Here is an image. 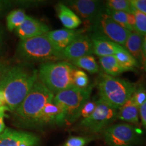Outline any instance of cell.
I'll return each instance as SVG.
<instances>
[{"instance_id":"obj_13","label":"cell","mask_w":146,"mask_h":146,"mask_svg":"<svg viewBox=\"0 0 146 146\" xmlns=\"http://www.w3.org/2000/svg\"><path fill=\"white\" fill-rule=\"evenodd\" d=\"M50 28L45 24L27 16L24 23L15 30L16 34L21 41L45 35Z\"/></svg>"},{"instance_id":"obj_8","label":"cell","mask_w":146,"mask_h":146,"mask_svg":"<svg viewBox=\"0 0 146 146\" xmlns=\"http://www.w3.org/2000/svg\"><path fill=\"white\" fill-rule=\"evenodd\" d=\"M141 131L129 123L111 125L102 131L106 143L110 146H133L140 139Z\"/></svg>"},{"instance_id":"obj_37","label":"cell","mask_w":146,"mask_h":146,"mask_svg":"<svg viewBox=\"0 0 146 146\" xmlns=\"http://www.w3.org/2000/svg\"><path fill=\"white\" fill-rule=\"evenodd\" d=\"M142 53H143V62L146 58V35L143 36V45H142ZM143 64V63H142Z\"/></svg>"},{"instance_id":"obj_35","label":"cell","mask_w":146,"mask_h":146,"mask_svg":"<svg viewBox=\"0 0 146 146\" xmlns=\"http://www.w3.org/2000/svg\"><path fill=\"white\" fill-rule=\"evenodd\" d=\"M9 111L8 108L5 106H1L0 107V134L2 133L5 129V125L3 122L4 117L6 116L5 112Z\"/></svg>"},{"instance_id":"obj_25","label":"cell","mask_w":146,"mask_h":146,"mask_svg":"<svg viewBox=\"0 0 146 146\" xmlns=\"http://www.w3.org/2000/svg\"><path fill=\"white\" fill-rule=\"evenodd\" d=\"M105 12L120 26L131 32L129 24V13L121 11H116L105 9Z\"/></svg>"},{"instance_id":"obj_38","label":"cell","mask_w":146,"mask_h":146,"mask_svg":"<svg viewBox=\"0 0 146 146\" xmlns=\"http://www.w3.org/2000/svg\"><path fill=\"white\" fill-rule=\"evenodd\" d=\"M3 42V31L0 28V48H1V45H2Z\"/></svg>"},{"instance_id":"obj_3","label":"cell","mask_w":146,"mask_h":146,"mask_svg":"<svg viewBox=\"0 0 146 146\" xmlns=\"http://www.w3.org/2000/svg\"><path fill=\"white\" fill-rule=\"evenodd\" d=\"M137 87L136 83L102 73L98 82L100 100L109 106L118 110Z\"/></svg>"},{"instance_id":"obj_18","label":"cell","mask_w":146,"mask_h":146,"mask_svg":"<svg viewBox=\"0 0 146 146\" xmlns=\"http://www.w3.org/2000/svg\"><path fill=\"white\" fill-rule=\"evenodd\" d=\"M143 36L135 31L131 32L128 36L124 48L137 60L139 64L143 63Z\"/></svg>"},{"instance_id":"obj_23","label":"cell","mask_w":146,"mask_h":146,"mask_svg":"<svg viewBox=\"0 0 146 146\" xmlns=\"http://www.w3.org/2000/svg\"><path fill=\"white\" fill-rule=\"evenodd\" d=\"M118 62L125 71L134 70L136 67L139 66L137 60L129 52L123 49L114 55Z\"/></svg>"},{"instance_id":"obj_29","label":"cell","mask_w":146,"mask_h":146,"mask_svg":"<svg viewBox=\"0 0 146 146\" xmlns=\"http://www.w3.org/2000/svg\"><path fill=\"white\" fill-rule=\"evenodd\" d=\"M96 104L97 101L90 100H87L84 104L83 107L81 108V110H80L79 118H82V119H85V118L89 117L96 109Z\"/></svg>"},{"instance_id":"obj_19","label":"cell","mask_w":146,"mask_h":146,"mask_svg":"<svg viewBox=\"0 0 146 146\" xmlns=\"http://www.w3.org/2000/svg\"><path fill=\"white\" fill-rule=\"evenodd\" d=\"M100 64L105 74L116 77L125 72L118 62L115 56H104L100 58Z\"/></svg>"},{"instance_id":"obj_21","label":"cell","mask_w":146,"mask_h":146,"mask_svg":"<svg viewBox=\"0 0 146 146\" xmlns=\"http://www.w3.org/2000/svg\"><path fill=\"white\" fill-rule=\"evenodd\" d=\"M70 63L74 66L83 68L91 74H95L99 72L100 68L96 60L92 56H86L77 59L71 60Z\"/></svg>"},{"instance_id":"obj_12","label":"cell","mask_w":146,"mask_h":146,"mask_svg":"<svg viewBox=\"0 0 146 146\" xmlns=\"http://www.w3.org/2000/svg\"><path fill=\"white\" fill-rule=\"evenodd\" d=\"M93 54L92 42L91 36L80 34L62 52L64 60L69 61L90 56Z\"/></svg>"},{"instance_id":"obj_27","label":"cell","mask_w":146,"mask_h":146,"mask_svg":"<svg viewBox=\"0 0 146 146\" xmlns=\"http://www.w3.org/2000/svg\"><path fill=\"white\" fill-rule=\"evenodd\" d=\"M73 82L74 86L84 89L89 86V79L87 74L84 71L76 69L73 74Z\"/></svg>"},{"instance_id":"obj_32","label":"cell","mask_w":146,"mask_h":146,"mask_svg":"<svg viewBox=\"0 0 146 146\" xmlns=\"http://www.w3.org/2000/svg\"><path fill=\"white\" fill-rule=\"evenodd\" d=\"M11 66H12L9 64L7 62L0 60V87L3 85Z\"/></svg>"},{"instance_id":"obj_33","label":"cell","mask_w":146,"mask_h":146,"mask_svg":"<svg viewBox=\"0 0 146 146\" xmlns=\"http://www.w3.org/2000/svg\"><path fill=\"white\" fill-rule=\"evenodd\" d=\"M130 2L133 8L146 15V0H130Z\"/></svg>"},{"instance_id":"obj_17","label":"cell","mask_w":146,"mask_h":146,"mask_svg":"<svg viewBox=\"0 0 146 146\" xmlns=\"http://www.w3.org/2000/svg\"><path fill=\"white\" fill-rule=\"evenodd\" d=\"M139 107L133 101L132 96L118 110L117 119L127 122L131 125H139Z\"/></svg>"},{"instance_id":"obj_2","label":"cell","mask_w":146,"mask_h":146,"mask_svg":"<svg viewBox=\"0 0 146 146\" xmlns=\"http://www.w3.org/2000/svg\"><path fill=\"white\" fill-rule=\"evenodd\" d=\"M54 98V94L38 79L21 105L13 112L14 118L22 125L33 127L45 106Z\"/></svg>"},{"instance_id":"obj_1","label":"cell","mask_w":146,"mask_h":146,"mask_svg":"<svg viewBox=\"0 0 146 146\" xmlns=\"http://www.w3.org/2000/svg\"><path fill=\"white\" fill-rule=\"evenodd\" d=\"M37 80L36 69L22 64L11 66L0 87L9 111L13 112L21 105Z\"/></svg>"},{"instance_id":"obj_15","label":"cell","mask_w":146,"mask_h":146,"mask_svg":"<svg viewBox=\"0 0 146 146\" xmlns=\"http://www.w3.org/2000/svg\"><path fill=\"white\" fill-rule=\"evenodd\" d=\"M81 34L80 31L67 29L49 31L45 35L56 50L62 53Z\"/></svg>"},{"instance_id":"obj_6","label":"cell","mask_w":146,"mask_h":146,"mask_svg":"<svg viewBox=\"0 0 146 146\" xmlns=\"http://www.w3.org/2000/svg\"><path fill=\"white\" fill-rule=\"evenodd\" d=\"M92 89L93 85L84 89L73 86L54 95L53 100L66 113L65 123L71 125L79 118L80 110L84 104L89 100Z\"/></svg>"},{"instance_id":"obj_14","label":"cell","mask_w":146,"mask_h":146,"mask_svg":"<svg viewBox=\"0 0 146 146\" xmlns=\"http://www.w3.org/2000/svg\"><path fill=\"white\" fill-rule=\"evenodd\" d=\"M91 36L92 42L93 54L98 57L114 56L116 53L123 50V47L114 43L102 35L95 33Z\"/></svg>"},{"instance_id":"obj_40","label":"cell","mask_w":146,"mask_h":146,"mask_svg":"<svg viewBox=\"0 0 146 146\" xmlns=\"http://www.w3.org/2000/svg\"><path fill=\"white\" fill-rule=\"evenodd\" d=\"M145 70H146V69H145Z\"/></svg>"},{"instance_id":"obj_4","label":"cell","mask_w":146,"mask_h":146,"mask_svg":"<svg viewBox=\"0 0 146 146\" xmlns=\"http://www.w3.org/2000/svg\"><path fill=\"white\" fill-rule=\"evenodd\" d=\"M76 67L66 61L44 62L38 70V79L56 95L74 86L73 74Z\"/></svg>"},{"instance_id":"obj_22","label":"cell","mask_w":146,"mask_h":146,"mask_svg":"<svg viewBox=\"0 0 146 146\" xmlns=\"http://www.w3.org/2000/svg\"><path fill=\"white\" fill-rule=\"evenodd\" d=\"M27 14L23 9H16L8 14L6 17L7 27L10 31L16 30L24 23Z\"/></svg>"},{"instance_id":"obj_26","label":"cell","mask_w":146,"mask_h":146,"mask_svg":"<svg viewBox=\"0 0 146 146\" xmlns=\"http://www.w3.org/2000/svg\"><path fill=\"white\" fill-rule=\"evenodd\" d=\"M135 18V31L138 33L143 36L146 35V15L139 12V11L134 10L133 11Z\"/></svg>"},{"instance_id":"obj_10","label":"cell","mask_w":146,"mask_h":146,"mask_svg":"<svg viewBox=\"0 0 146 146\" xmlns=\"http://www.w3.org/2000/svg\"><path fill=\"white\" fill-rule=\"evenodd\" d=\"M93 29L122 47H124L131 33L115 22L105 12L100 16Z\"/></svg>"},{"instance_id":"obj_30","label":"cell","mask_w":146,"mask_h":146,"mask_svg":"<svg viewBox=\"0 0 146 146\" xmlns=\"http://www.w3.org/2000/svg\"><path fill=\"white\" fill-rule=\"evenodd\" d=\"M132 98L135 104L139 108V107L146 100V89L144 88L143 85H139V86L137 85V87L133 93Z\"/></svg>"},{"instance_id":"obj_9","label":"cell","mask_w":146,"mask_h":146,"mask_svg":"<svg viewBox=\"0 0 146 146\" xmlns=\"http://www.w3.org/2000/svg\"><path fill=\"white\" fill-rule=\"evenodd\" d=\"M66 5L92 29L106 9L100 1L95 0H74L67 1Z\"/></svg>"},{"instance_id":"obj_31","label":"cell","mask_w":146,"mask_h":146,"mask_svg":"<svg viewBox=\"0 0 146 146\" xmlns=\"http://www.w3.org/2000/svg\"><path fill=\"white\" fill-rule=\"evenodd\" d=\"M39 143V137L33 133L24 132L23 137L18 146H36Z\"/></svg>"},{"instance_id":"obj_28","label":"cell","mask_w":146,"mask_h":146,"mask_svg":"<svg viewBox=\"0 0 146 146\" xmlns=\"http://www.w3.org/2000/svg\"><path fill=\"white\" fill-rule=\"evenodd\" d=\"M94 138V137H71L66 142L64 146H85Z\"/></svg>"},{"instance_id":"obj_7","label":"cell","mask_w":146,"mask_h":146,"mask_svg":"<svg viewBox=\"0 0 146 146\" xmlns=\"http://www.w3.org/2000/svg\"><path fill=\"white\" fill-rule=\"evenodd\" d=\"M118 110L112 108L100 99L96 108L89 117L82 119L74 130L89 134L102 133L104 129L117 119Z\"/></svg>"},{"instance_id":"obj_16","label":"cell","mask_w":146,"mask_h":146,"mask_svg":"<svg viewBox=\"0 0 146 146\" xmlns=\"http://www.w3.org/2000/svg\"><path fill=\"white\" fill-rule=\"evenodd\" d=\"M58 17L65 29L74 30L82 24L81 19L75 12L63 3H58L56 7Z\"/></svg>"},{"instance_id":"obj_24","label":"cell","mask_w":146,"mask_h":146,"mask_svg":"<svg viewBox=\"0 0 146 146\" xmlns=\"http://www.w3.org/2000/svg\"><path fill=\"white\" fill-rule=\"evenodd\" d=\"M105 8L108 10L133 13L134 10L130 0H109L105 3Z\"/></svg>"},{"instance_id":"obj_20","label":"cell","mask_w":146,"mask_h":146,"mask_svg":"<svg viewBox=\"0 0 146 146\" xmlns=\"http://www.w3.org/2000/svg\"><path fill=\"white\" fill-rule=\"evenodd\" d=\"M24 131H18L5 128L0 134V146H18Z\"/></svg>"},{"instance_id":"obj_11","label":"cell","mask_w":146,"mask_h":146,"mask_svg":"<svg viewBox=\"0 0 146 146\" xmlns=\"http://www.w3.org/2000/svg\"><path fill=\"white\" fill-rule=\"evenodd\" d=\"M64 110L54 100L45 106L33 125V127H44L47 125H61L65 123Z\"/></svg>"},{"instance_id":"obj_36","label":"cell","mask_w":146,"mask_h":146,"mask_svg":"<svg viewBox=\"0 0 146 146\" xmlns=\"http://www.w3.org/2000/svg\"><path fill=\"white\" fill-rule=\"evenodd\" d=\"M139 116L141 117L142 125L146 130V100L139 108Z\"/></svg>"},{"instance_id":"obj_39","label":"cell","mask_w":146,"mask_h":146,"mask_svg":"<svg viewBox=\"0 0 146 146\" xmlns=\"http://www.w3.org/2000/svg\"><path fill=\"white\" fill-rule=\"evenodd\" d=\"M143 65L144 66V67H145V68L146 69V58H145V60H144V61L143 62Z\"/></svg>"},{"instance_id":"obj_5","label":"cell","mask_w":146,"mask_h":146,"mask_svg":"<svg viewBox=\"0 0 146 146\" xmlns=\"http://www.w3.org/2000/svg\"><path fill=\"white\" fill-rule=\"evenodd\" d=\"M17 58L27 62H57L64 60L62 53L54 48L45 35L21 41L16 50Z\"/></svg>"},{"instance_id":"obj_34","label":"cell","mask_w":146,"mask_h":146,"mask_svg":"<svg viewBox=\"0 0 146 146\" xmlns=\"http://www.w3.org/2000/svg\"><path fill=\"white\" fill-rule=\"evenodd\" d=\"M13 3L11 1H5V0H0V16L5 13L8 10L12 8Z\"/></svg>"}]
</instances>
